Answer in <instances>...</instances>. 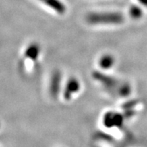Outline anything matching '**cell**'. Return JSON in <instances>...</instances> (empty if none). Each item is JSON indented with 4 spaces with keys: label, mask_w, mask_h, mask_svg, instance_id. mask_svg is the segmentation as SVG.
Wrapping results in <instances>:
<instances>
[{
    "label": "cell",
    "mask_w": 147,
    "mask_h": 147,
    "mask_svg": "<svg viewBox=\"0 0 147 147\" xmlns=\"http://www.w3.org/2000/svg\"><path fill=\"white\" fill-rule=\"evenodd\" d=\"M105 20L108 22H110V23H119L120 21H122L121 16H119L118 14H99V15H93V17H90V20L91 22H95L94 23H98V22H102V21Z\"/></svg>",
    "instance_id": "cell-1"
},
{
    "label": "cell",
    "mask_w": 147,
    "mask_h": 147,
    "mask_svg": "<svg viewBox=\"0 0 147 147\" xmlns=\"http://www.w3.org/2000/svg\"><path fill=\"white\" fill-rule=\"evenodd\" d=\"M112 61H113L112 58L107 56L105 58H103V59L102 60V62H101V64L105 67H109L110 66H111Z\"/></svg>",
    "instance_id": "cell-2"
},
{
    "label": "cell",
    "mask_w": 147,
    "mask_h": 147,
    "mask_svg": "<svg viewBox=\"0 0 147 147\" xmlns=\"http://www.w3.org/2000/svg\"><path fill=\"white\" fill-rule=\"evenodd\" d=\"M142 3L145 4V5H147V0H140Z\"/></svg>",
    "instance_id": "cell-3"
}]
</instances>
